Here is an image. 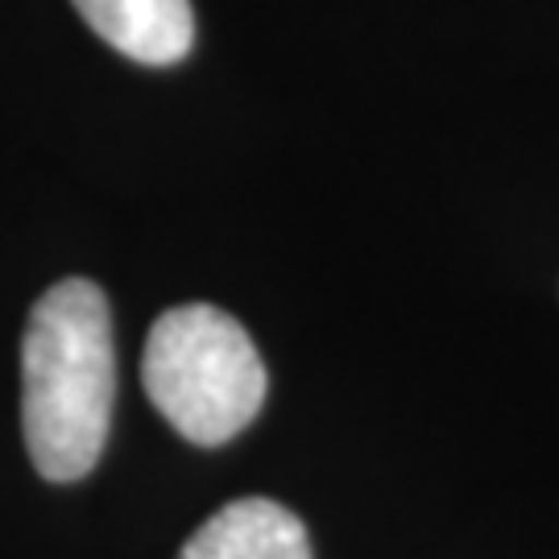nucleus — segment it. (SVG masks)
Returning <instances> with one entry per match:
<instances>
[{"label":"nucleus","instance_id":"1","mask_svg":"<svg viewBox=\"0 0 559 559\" xmlns=\"http://www.w3.org/2000/svg\"><path fill=\"white\" fill-rule=\"evenodd\" d=\"M117 402L112 311L96 282H55L21 340V427L46 480H83L104 456Z\"/></svg>","mask_w":559,"mask_h":559},{"label":"nucleus","instance_id":"2","mask_svg":"<svg viewBox=\"0 0 559 559\" xmlns=\"http://www.w3.org/2000/svg\"><path fill=\"white\" fill-rule=\"evenodd\" d=\"M141 385L182 440L221 448L258 419L270 381L258 344L228 311L187 302L150 328Z\"/></svg>","mask_w":559,"mask_h":559},{"label":"nucleus","instance_id":"3","mask_svg":"<svg viewBox=\"0 0 559 559\" xmlns=\"http://www.w3.org/2000/svg\"><path fill=\"white\" fill-rule=\"evenodd\" d=\"M179 559H311V539L295 510L270 498H240L203 522Z\"/></svg>","mask_w":559,"mask_h":559},{"label":"nucleus","instance_id":"4","mask_svg":"<svg viewBox=\"0 0 559 559\" xmlns=\"http://www.w3.org/2000/svg\"><path fill=\"white\" fill-rule=\"evenodd\" d=\"M112 50L145 67H170L191 55V0H71Z\"/></svg>","mask_w":559,"mask_h":559}]
</instances>
